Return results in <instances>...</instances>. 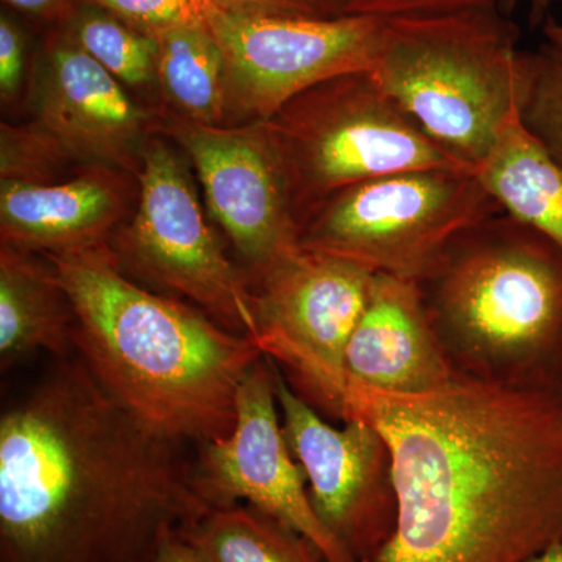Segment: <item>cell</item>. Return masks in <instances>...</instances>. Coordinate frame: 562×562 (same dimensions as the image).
Listing matches in <instances>:
<instances>
[{"label": "cell", "mask_w": 562, "mask_h": 562, "mask_svg": "<svg viewBox=\"0 0 562 562\" xmlns=\"http://www.w3.org/2000/svg\"><path fill=\"white\" fill-rule=\"evenodd\" d=\"M327 412L390 450L397 524L375 562H528L562 541L560 392L457 373L398 395L346 375Z\"/></svg>", "instance_id": "cell-1"}, {"label": "cell", "mask_w": 562, "mask_h": 562, "mask_svg": "<svg viewBox=\"0 0 562 562\" xmlns=\"http://www.w3.org/2000/svg\"><path fill=\"white\" fill-rule=\"evenodd\" d=\"M190 447L57 360L0 419V561L154 562L211 509Z\"/></svg>", "instance_id": "cell-2"}, {"label": "cell", "mask_w": 562, "mask_h": 562, "mask_svg": "<svg viewBox=\"0 0 562 562\" xmlns=\"http://www.w3.org/2000/svg\"><path fill=\"white\" fill-rule=\"evenodd\" d=\"M41 257L72 303L76 353L114 401L191 447L231 436L241 384L265 355L254 338L132 280L109 243Z\"/></svg>", "instance_id": "cell-3"}, {"label": "cell", "mask_w": 562, "mask_h": 562, "mask_svg": "<svg viewBox=\"0 0 562 562\" xmlns=\"http://www.w3.org/2000/svg\"><path fill=\"white\" fill-rule=\"evenodd\" d=\"M419 288L454 371L560 392L562 251L541 233L491 214L447 247Z\"/></svg>", "instance_id": "cell-4"}, {"label": "cell", "mask_w": 562, "mask_h": 562, "mask_svg": "<svg viewBox=\"0 0 562 562\" xmlns=\"http://www.w3.org/2000/svg\"><path fill=\"white\" fill-rule=\"evenodd\" d=\"M373 76L454 160L479 172L520 121L525 52L501 9L384 20Z\"/></svg>", "instance_id": "cell-5"}, {"label": "cell", "mask_w": 562, "mask_h": 562, "mask_svg": "<svg viewBox=\"0 0 562 562\" xmlns=\"http://www.w3.org/2000/svg\"><path fill=\"white\" fill-rule=\"evenodd\" d=\"M299 225L333 195L420 169H465L425 135L371 69L314 85L268 121Z\"/></svg>", "instance_id": "cell-6"}, {"label": "cell", "mask_w": 562, "mask_h": 562, "mask_svg": "<svg viewBox=\"0 0 562 562\" xmlns=\"http://www.w3.org/2000/svg\"><path fill=\"white\" fill-rule=\"evenodd\" d=\"M498 211L475 172L392 173L333 195L303 222L301 247L419 283L462 232Z\"/></svg>", "instance_id": "cell-7"}, {"label": "cell", "mask_w": 562, "mask_h": 562, "mask_svg": "<svg viewBox=\"0 0 562 562\" xmlns=\"http://www.w3.org/2000/svg\"><path fill=\"white\" fill-rule=\"evenodd\" d=\"M162 133L143 154L138 201L109 246L125 276L201 310L236 335L258 333L249 277L206 221L187 162Z\"/></svg>", "instance_id": "cell-8"}, {"label": "cell", "mask_w": 562, "mask_h": 562, "mask_svg": "<svg viewBox=\"0 0 562 562\" xmlns=\"http://www.w3.org/2000/svg\"><path fill=\"white\" fill-rule=\"evenodd\" d=\"M384 22L372 16H280L221 9L210 29L225 57L227 125L268 121L321 81L372 69Z\"/></svg>", "instance_id": "cell-9"}, {"label": "cell", "mask_w": 562, "mask_h": 562, "mask_svg": "<svg viewBox=\"0 0 562 562\" xmlns=\"http://www.w3.org/2000/svg\"><path fill=\"white\" fill-rule=\"evenodd\" d=\"M375 276L357 262L301 247L251 284L255 341L290 375L291 386L322 408L346 379L344 353Z\"/></svg>", "instance_id": "cell-10"}, {"label": "cell", "mask_w": 562, "mask_h": 562, "mask_svg": "<svg viewBox=\"0 0 562 562\" xmlns=\"http://www.w3.org/2000/svg\"><path fill=\"white\" fill-rule=\"evenodd\" d=\"M161 111L160 133L194 166L211 216L254 284L301 249V225L265 124L202 125Z\"/></svg>", "instance_id": "cell-11"}, {"label": "cell", "mask_w": 562, "mask_h": 562, "mask_svg": "<svg viewBox=\"0 0 562 562\" xmlns=\"http://www.w3.org/2000/svg\"><path fill=\"white\" fill-rule=\"evenodd\" d=\"M276 392L284 436L305 473L314 512L347 552L360 562H375L397 524L383 436L360 419L333 427L292 390L279 366Z\"/></svg>", "instance_id": "cell-12"}, {"label": "cell", "mask_w": 562, "mask_h": 562, "mask_svg": "<svg viewBox=\"0 0 562 562\" xmlns=\"http://www.w3.org/2000/svg\"><path fill=\"white\" fill-rule=\"evenodd\" d=\"M276 373L266 355L247 373L231 436L195 447V487L211 509L244 502L288 525L319 550L324 562H360L314 512L305 473L284 436Z\"/></svg>", "instance_id": "cell-13"}, {"label": "cell", "mask_w": 562, "mask_h": 562, "mask_svg": "<svg viewBox=\"0 0 562 562\" xmlns=\"http://www.w3.org/2000/svg\"><path fill=\"white\" fill-rule=\"evenodd\" d=\"M33 121L85 165L139 172L162 111L140 105L128 88L63 32L47 38L31 77Z\"/></svg>", "instance_id": "cell-14"}, {"label": "cell", "mask_w": 562, "mask_h": 562, "mask_svg": "<svg viewBox=\"0 0 562 562\" xmlns=\"http://www.w3.org/2000/svg\"><path fill=\"white\" fill-rule=\"evenodd\" d=\"M138 190L136 176L103 165L55 183L0 181L2 246L35 255L102 246L131 217Z\"/></svg>", "instance_id": "cell-15"}, {"label": "cell", "mask_w": 562, "mask_h": 562, "mask_svg": "<svg viewBox=\"0 0 562 562\" xmlns=\"http://www.w3.org/2000/svg\"><path fill=\"white\" fill-rule=\"evenodd\" d=\"M344 371L386 394H425L452 382L458 372L432 328L417 281L376 273L347 342Z\"/></svg>", "instance_id": "cell-16"}, {"label": "cell", "mask_w": 562, "mask_h": 562, "mask_svg": "<svg viewBox=\"0 0 562 562\" xmlns=\"http://www.w3.org/2000/svg\"><path fill=\"white\" fill-rule=\"evenodd\" d=\"M76 313L46 258L0 250V362L9 369L36 351L61 360L76 353Z\"/></svg>", "instance_id": "cell-17"}, {"label": "cell", "mask_w": 562, "mask_h": 562, "mask_svg": "<svg viewBox=\"0 0 562 562\" xmlns=\"http://www.w3.org/2000/svg\"><path fill=\"white\" fill-rule=\"evenodd\" d=\"M476 176L505 213L530 225L562 251V168L514 122Z\"/></svg>", "instance_id": "cell-18"}, {"label": "cell", "mask_w": 562, "mask_h": 562, "mask_svg": "<svg viewBox=\"0 0 562 562\" xmlns=\"http://www.w3.org/2000/svg\"><path fill=\"white\" fill-rule=\"evenodd\" d=\"M162 110L202 125H227V77L220 41L209 25L155 33Z\"/></svg>", "instance_id": "cell-19"}, {"label": "cell", "mask_w": 562, "mask_h": 562, "mask_svg": "<svg viewBox=\"0 0 562 562\" xmlns=\"http://www.w3.org/2000/svg\"><path fill=\"white\" fill-rule=\"evenodd\" d=\"M180 536L203 562H324L308 539L241 503L210 509Z\"/></svg>", "instance_id": "cell-20"}, {"label": "cell", "mask_w": 562, "mask_h": 562, "mask_svg": "<svg viewBox=\"0 0 562 562\" xmlns=\"http://www.w3.org/2000/svg\"><path fill=\"white\" fill-rule=\"evenodd\" d=\"M63 33L128 90L157 83V40L109 11L85 3L74 7Z\"/></svg>", "instance_id": "cell-21"}, {"label": "cell", "mask_w": 562, "mask_h": 562, "mask_svg": "<svg viewBox=\"0 0 562 562\" xmlns=\"http://www.w3.org/2000/svg\"><path fill=\"white\" fill-rule=\"evenodd\" d=\"M525 131L562 168V49L546 43L525 52Z\"/></svg>", "instance_id": "cell-22"}, {"label": "cell", "mask_w": 562, "mask_h": 562, "mask_svg": "<svg viewBox=\"0 0 562 562\" xmlns=\"http://www.w3.org/2000/svg\"><path fill=\"white\" fill-rule=\"evenodd\" d=\"M74 162L79 161L38 122L0 125V180L55 183Z\"/></svg>", "instance_id": "cell-23"}, {"label": "cell", "mask_w": 562, "mask_h": 562, "mask_svg": "<svg viewBox=\"0 0 562 562\" xmlns=\"http://www.w3.org/2000/svg\"><path fill=\"white\" fill-rule=\"evenodd\" d=\"M149 35L179 25H209L221 10L214 0H83Z\"/></svg>", "instance_id": "cell-24"}, {"label": "cell", "mask_w": 562, "mask_h": 562, "mask_svg": "<svg viewBox=\"0 0 562 562\" xmlns=\"http://www.w3.org/2000/svg\"><path fill=\"white\" fill-rule=\"evenodd\" d=\"M505 0H335L336 16L391 18L501 9Z\"/></svg>", "instance_id": "cell-25"}, {"label": "cell", "mask_w": 562, "mask_h": 562, "mask_svg": "<svg viewBox=\"0 0 562 562\" xmlns=\"http://www.w3.org/2000/svg\"><path fill=\"white\" fill-rule=\"evenodd\" d=\"M25 69L24 36L9 16L0 18V95L14 101L22 87Z\"/></svg>", "instance_id": "cell-26"}, {"label": "cell", "mask_w": 562, "mask_h": 562, "mask_svg": "<svg viewBox=\"0 0 562 562\" xmlns=\"http://www.w3.org/2000/svg\"><path fill=\"white\" fill-rule=\"evenodd\" d=\"M222 10L280 16H335L328 0H214Z\"/></svg>", "instance_id": "cell-27"}, {"label": "cell", "mask_w": 562, "mask_h": 562, "mask_svg": "<svg viewBox=\"0 0 562 562\" xmlns=\"http://www.w3.org/2000/svg\"><path fill=\"white\" fill-rule=\"evenodd\" d=\"M13 9L47 21L65 22L74 10V0H5Z\"/></svg>", "instance_id": "cell-28"}, {"label": "cell", "mask_w": 562, "mask_h": 562, "mask_svg": "<svg viewBox=\"0 0 562 562\" xmlns=\"http://www.w3.org/2000/svg\"><path fill=\"white\" fill-rule=\"evenodd\" d=\"M154 562H203L194 547L180 535H173L162 543Z\"/></svg>", "instance_id": "cell-29"}, {"label": "cell", "mask_w": 562, "mask_h": 562, "mask_svg": "<svg viewBox=\"0 0 562 562\" xmlns=\"http://www.w3.org/2000/svg\"><path fill=\"white\" fill-rule=\"evenodd\" d=\"M520 2H528V5H530V21L531 24L536 25L547 20V10L558 0H505L502 10L508 13V10H513Z\"/></svg>", "instance_id": "cell-30"}, {"label": "cell", "mask_w": 562, "mask_h": 562, "mask_svg": "<svg viewBox=\"0 0 562 562\" xmlns=\"http://www.w3.org/2000/svg\"><path fill=\"white\" fill-rule=\"evenodd\" d=\"M543 35H546L547 43L562 49V22L554 21L553 18L547 16L543 21Z\"/></svg>", "instance_id": "cell-31"}, {"label": "cell", "mask_w": 562, "mask_h": 562, "mask_svg": "<svg viewBox=\"0 0 562 562\" xmlns=\"http://www.w3.org/2000/svg\"><path fill=\"white\" fill-rule=\"evenodd\" d=\"M528 562H562V541L553 543L552 547L543 550L542 553L536 554V557Z\"/></svg>", "instance_id": "cell-32"}, {"label": "cell", "mask_w": 562, "mask_h": 562, "mask_svg": "<svg viewBox=\"0 0 562 562\" xmlns=\"http://www.w3.org/2000/svg\"><path fill=\"white\" fill-rule=\"evenodd\" d=\"M328 2H330V5L333 7V11H335V0H328ZM336 16V14H335Z\"/></svg>", "instance_id": "cell-33"}, {"label": "cell", "mask_w": 562, "mask_h": 562, "mask_svg": "<svg viewBox=\"0 0 562 562\" xmlns=\"http://www.w3.org/2000/svg\"><path fill=\"white\" fill-rule=\"evenodd\" d=\"M560 403H561V409H562V387L560 390Z\"/></svg>", "instance_id": "cell-34"}]
</instances>
